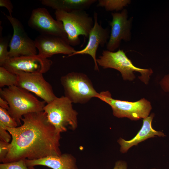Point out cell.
Instances as JSON below:
<instances>
[{
  "instance_id": "obj_26",
  "label": "cell",
  "mask_w": 169,
  "mask_h": 169,
  "mask_svg": "<svg viewBox=\"0 0 169 169\" xmlns=\"http://www.w3.org/2000/svg\"><path fill=\"white\" fill-rule=\"evenodd\" d=\"M113 169H128L127 163L122 160L118 161L115 162Z\"/></svg>"
},
{
  "instance_id": "obj_1",
  "label": "cell",
  "mask_w": 169,
  "mask_h": 169,
  "mask_svg": "<svg viewBox=\"0 0 169 169\" xmlns=\"http://www.w3.org/2000/svg\"><path fill=\"white\" fill-rule=\"evenodd\" d=\"M21 120L23 123L21 125L6 128L12 140L3 163L62 154L60 133L50 123L44 111L26 114Z\"/></svg>"
},
{
  "instance_id": "obj_17",
  "label": "cell",
  "mask_w": 169,
  "mask_h": 169,
  "mask_svg": "<svg viewBox=\"0 0 169 169\" xmlns=\"http://www.w3.org/2000/svg\"><path fill=\"white\" fill-rule=\"evenodd\" d=\"M96 0H42V4L55 10L70 12L89 8Z\"/></svg>"
},
{
  "instance_id": "obj_24",
  "label": "cell",
  "mask_w": 169,
  "mask_h": 169,
  "mask_svg": "<svg viewBox=\"0 0 169 169\" xmlns=\"http://www.w3.org/2000/svg\"><path fill=\"white\" fill-rule=\"evenodd\" d=\"M0 7L6 8L8 11L9 15L12 16L13 8L11 1L10 0H0Z\"/></svg>"
},
{
  "instance_id": "obj_29",
  "label": "cell",
  "mask_w": 169,
  "mask_h": 169,
  "mask_svg": "<svg viewBox=\"0 0 169 169\" xmlns=\"http://www.w3.org/2000/svg\"></svg>"
},
{
  "instance_id": "obj_23",
  "label": "cell",
  "mask_w": 169,
  "mask_h": 169,
  "mask_svg": "<svg viewBox=\"0 0 169 169\" xmlns=\"http://www.w3.org/2000/svg\"><path fill=\"white\" fill-rule=\"evenodd\" d=\"M10 147V143L0 140V161L3 163L8 155Z\"/></svg>"
},
{
  "instance_id": "obj_25",
  "label": "cell",
  "mask_w": 169,
  "mask_h": 169,
  "mask_svg": "<svg viewBox=\"0 0 169 169\" xmlns=\"http://www.w3.org/2000/svg\"><path fill=\"white\" fill-rule=\"evenodd\" d=\"M160 84L164 91L169 93V74L163 78L160 82Z\"/></svg>"
},
{
  "instance_id": "obj_12",
  "label": "cell",
  "mask_w": 169,
  "mask_h": 169,
  "mask_svg": "<svg viewBox=\"0 0 169 169\" xmlns=\"http://www.w3.org/2000/svg\"><path fill=\"white\" fill-rule=\"evenodd\" d=\"M15 74L17 78L16 86L34 93L46 103L56 97L51 85L43 74L19 72Z\"/></svg>"
},
{
  "instance_id": "obj_14",
  "label": "cell",
  "mask_w": 169,
  "mask_h": 169,
  "mask_svg": "<svg viewBox=\"0 0 169 169\" xmlns=\"http://www.w3.org/2000/svg\"><path fill=\"white\" fill-rule=\"evenodd\" d=\"M94 24L89 33L87 45L83 49L76 51L70 56L77 54H88L92 58L94 62V69L99 70L97 63L96 52L100 46L104 47L107 44L110 36V31L108 28H103L98 21V14L95 11L93 14Z\"/></svg>"
},
{
  "instance_id": "obj_3",
  "label": "cell",
  "mask_w": 169,
  "mask_h": 169,
  "mask_svg": "<svg viewBox=\"0 0 169 169\" xmlns=\"http://www.w3.org/2000/svg\"><path fill=\"white\" fill-rule=\"evenodd\" d=\"M56 19L61 22L67 34L68 41L72 46L79 45V36L89 38L93 27L94 20L84 10H76L70 12L57 10Z\"/></svg>"
},
{
  "instance_id": "obj_21",
  "label": "cell",
  "mask_w": 169,
  "mask_h": 169,
  "mask_svg": "<svg viewBox=\"0 0 169 169\" xmlns=\"http://www.w3.org/2000/svg\"><path fill=\"white\" fill-rule=\"evenodd\" d=\"M0 67L3 66L5 61L9 58L8 48L9 46V37H3L2 27L0 26Z\"/></svg>"
},
{
  "instance_id": "obj_22",
  "label": "cell",
  "mask_w": 169,
  "mask_h": 169,
  "mask_svg": "<svg viewBox=\"0 0 169 169\" xmlns=\"http://www.w3.org/2000/svg\"><path fill=\"white\" fill-rule=\"evenodd\" d=\"M0 169H28L25 159L0 164Z\"/></svg>"
},
{
  "instance_id": "obj_9",
  "label": "cell",
  "mask_w": 169,
  "mask_h": 169,
  "mask_svg": "<svg viewBox=\"0 0 169 169\" xmlns=\"http://www.w3.org/2000/svg\"><path fill=\"white\" fill-rule=\"evenodd\" d=\"M28 25L40 34L56 36L68 41L62 23L54 19L45 8L33 9L28 21Z\"/></svg>"
},
{
  "instance_id": "obj_7",
  "label": "cell",
  "mask_w": 169,
  "mask_h": 169,
  "mask_svg": "<svg viewBox=\"0 0 169 169\" xmlns=\"http://www.w3.org/2000/svg\"><path fill=\"white\" fill-rule=\"evenodd\" d=\"M97 98L110 105L113 115L118 118L134 120L144 119L149 115L152 109L150 102L145 98L135 102L121 100L113 98L108 91L99 93Z\"/></svg>"
},
{
  "instance_id": "obj_6",
  "label": "cell",
  "mask_w": 169,
  "mask_h": 169,
  "mask_svg": "<svg viewBox=\"0 0 169 169\" xmlns=\"http://www.w3.org/2000/svg\"><path fill=\"white\" fill-rule=\"evenodd\" d=\"M61 84L65 96L72 103L84 104L93 98H97L99 93L85 74L72 72L62 76Z\"/></svg>"
},
{
  "instance_id": "obj_16",
  "label": "cell",
  "mask_w": 169,
  "mask_h": 169,
  "mask_svg": "<svg viewBox=\"0 0 169 169\" xmlns=\"http://www.w3.org/2000/svg\"><path fill=\"white\" fill-rule=\"evenodd\" d=\"M28 167L41 165L53 169H78L75 158L71 154L52 155L35 160L25 159Z\"/></svg>"
},
{
  "instance_id": "obj_20",
  "label": "cell",
  "mask_w": 169,
  "mask_h": 169,
  "mask_svg": "<svg viewBox=\"0 0 169 169\" xmlns=\"http://www.w3.org/2000/svg\"><path fill=\"white\" fill-rule=\"evenodd\" d=\"M16 74L9 71L3 67H0V87L16 85Z\"/></svg>"
},
{
  "instance_id": "obj_8",
  "label": "cell",
  "mask_w": 169,
  "mask_h": 169,
  "mask_svg": "<svg viewBox=\"0 0 169 169\" xmlns=\"http://www.w3.org/2000/svg\"><path fill=\"white\" fill-rule=\"evenodd\" d=\"M3 13L12 25L13 30L9 44V57L37 54L34 40L28 36L20 22L12 16Z\"/></svg>"
},
{
  "instance_id": "obj_13",
  "label": "cell",
  "mask_w": 169,
  "mask_h": 169,
  "mask_svg": "<svg viewBox=\"0 0 169 169\" xmlns=\"http://www.w3.org/2000/svg\"><path fill=\"white\" fill-rule=\"evenodd\" d=\"M34 41L38 51V54L45 58L59 54L70 57L76 51L67 40L56 36L40 34Z\"/></svg>"
},
{
  "instance_id": "obj_18",
  "label": "cell",
  "mask_w": 169,
  "mask_h": 169,
  "mask_svg": "<svg viewBox=\"0 0 169 169\" xmlns=\"http://www.w3.org/2000/svg\"><path fill=\"white\" fill-rule=\"evenodd\" d=\"M16 121L11 117L8 110L0 107V140L9 142L12 138L7 128L18 127Z\"/></svg>"
},
{
  "instance_id": "obj_27",
  "label": "cell",
  "mask_w": 169,
  "mask_h": 169,
  "mask_svg": "<svg viewBox=\"0 0 169 169\" xmlns=\"http://www.w3.org/2000/svg\"><path fill=\"white\" fill-rule=\"evenodd\" d=\"M0 107L8 110L9 108L8 102L1 97H0Z\"/></svg>"
},
{
  "instance_id": "obj_2",
  "label": "cell",
  "mask_w": 169,
  "mask_h": 169,
  "mask_svg": "<svg viewBox=\"0 0 169 169\" xmlns=\"http://www.w3.org/2000/svg\"><path fill=\"white\" fill-rule=\"evenodd\" d=\"M0 95L8 102V110L19 126L21 125V120L23 115L44 111L46 103L28 91L16 85L0 88Z\"/></svg>"
},
{
  "instance_id": "obj_10",
  "label": "cell",
  "mask_w": 169,
  "mask_h": 169,
  "mask_svg": "<svg viewBox=\"0 0 169 169\" xmlns=\"http://www.w3.org/2000/svg\"><path fill=\"white\" fill-rule=\"evenodd\" d=\"M52 64L51 60L37 54L9 58L1 67L15 74L19 72L43 74L49 70Z\"/></svg>"
},
{
  "instance_id": "obj_15",
  "label": "cell",
  "mask_w": 169,
  "mask_h": 169,
  "mask_svg": "<svg viewBox=\"0 0 169 169\" xmlns=\"http://www.w3.org/2000/svg\"><path fill=\"white\" fill-rule=\"evenodd\" d=\"M154 116V114L152 113L143 119L141 129L131 139L126 141L121 138H119L118 142L120 145V151L121 153L126 152L131 147L137 145L139 143L147 139L154 137L156 136L162 137L165 136L162 132L156 131L152 128V123Z\"/></svg>"
},
{
  "instance_id": "obj_5",
  "label": "cell",
  "mask_w": 169,
  "mask_h": 169,
  "mask_svg": "<svg viewBox=\"0 0 169 169\" xmlns=\"http://www.w3.org/2000/svg\"><path fill=\"white\" fill-rule=\"evenodd\" d=\"M46 104L43 110L49 122L58 132L61 133L68 129L74 130L77 128L78 113L68 99L64 96L56 97Z\"/></svg>"
},
{
  "instance_id": "obj_28",
  "label": "cell",
  "mask_w": 169,
  "mask_h": 169,
  "mask_svg": "<svg viewBox=\"0 0 169 169\" xmlns=\"http://www.w3.org/2000/svg\"><path fill=\"white\" fill-rule=\"evenodd\" d=\"M28 167V169H35L34 166H29Z\"/></svg>"
},
{
  "instance_id": "obj_4",
  "label": "cell",
  "mask_w": 169,
  "mask_h": 169,
  "mask_svg": "<svg viewBox=\"0 0 169 169\" xmlns=\"http://www.w3.org/2000/svg\"><path fill=\"white\" fill-rule=\"evenodd\" d=\"M96 61L98 65L104 69L112 68L119 71L125 80H133L135 78L134 72H138L141 74L139 79L147 84L153 73L151 69H141L134 66L123 50L119 49L116 52L103 50Z\"/></svg>"
},
{
  "instance_id": "obj_11",
  "label": "cell",
  "mask_w": 169,
  "mask_h": 169,
  "mask_svg": "<svg viewBox=\"0 0 169 169\" xmlns=\"http://www.w3.org/2000/svg\"><path fill=\"white\" fill-rule=\"evenodd\" d=\"M112 21L109 22L111 29L107 50L114 52L120 44L122 40L129 41L131 39V28L133 17L128 19V11L124 8L120 12L111 13Z\"/></svg>"
},
{
  "instance_id": "obj_19",
  "label": "cell",
  "mask_w": 169,
  "mask_h": 169,
  "mask_svg": "<svg viewBox=\"0 0 169 169\" xmlns=\"http://www.w3.org/2000/svg\"><path fill=\"white\" fill-rule=\"evenodd\" d=\"M131 3L129 0H99L97 6L104 8L107 11L122 10Z\"/></svg>"
}]
</instances>
